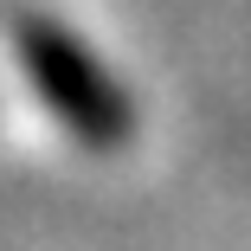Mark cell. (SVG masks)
<instances>
[{
    "instance_id": "1",
    "label": "cell",
    "mask_w": 251,
    "mask_h": 251,
    "mask_svg": "<svg viewBox=\"0 0 251 251\" xmlns=\"http://www.w3.org/2000/svg\"><path fill=\"white\" fill-rule=\"evenodd\" d=\"M7 32H13V58H20L26 84L39 90V103L52 110L84 148H123L135 135L129 90L97 65L58 20H45L32 7H7Z\"/></svg>"
}]
</instances>
